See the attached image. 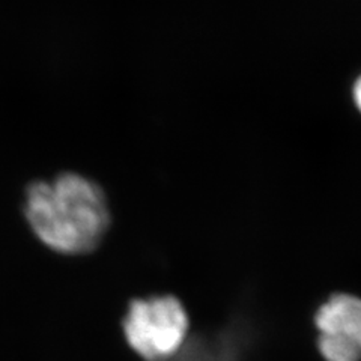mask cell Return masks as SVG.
<instances>
[{"label": "cell", "instance_id": "1", "mask_svg": "<svg viewBox=\"0 0 361 361\" xmlns=\"http://www.w3.org/2000/svg\"><path fill=\"white\" fill-rule=\"evenodd\" d=\"M25 217L45 247L70 256L95 250L110 226L103 188L77 173L30 184L25 196Z\"/></svg>", "mask_w": 361, "mask_h": 361}, {"label": "cell", "instance_id": "2", "mask_svg": "<svg viewBox=\"0 0 361 361\" xmlns=\"http://www.w3.org/2000/svg\"><path fill=\"white\" fill-rule=\"evenodd\" d=\"M122 331L128 346L145 361H167L188 342V312L183 301L167 293L133 300Z\"/></svg>", "mask_w": 361, "mask_h": 361}, {"label": "cell", "instance_id": "3", "mask_svg": "<svg viewBox=\"0 0 361 361\" xmlns=\"http://www.w3.org/2000/svg\"><path fill=\"white\" fill-rule=\"evenodd\" d=\"M318 353L324 361H361V298L334 293L314 313Z\"/></svg>", "mask_w": 361, "mask_h": 361}, {"label": "cell", "instance_id": "4", "mask_svg": "<svg viewBox=\"0 0 361 361\" xmlns=\"http://www.w3.org/2000/svg\"><path fill=\"white\" fill-rule=\"evenodd\" d=\"M244 336L235 330L190 337L185 346L167 361H244Z\"/></svg>", "mask_w": 361, "mask_h": 361}, {"label": "cell", "instance_id": "5", "mask_svg": "<svg viewBox=\"0 0 361 361\" xmlns=\"http://www.w3.org/2000/svg\"><path fill=\"white\" fill-rule=\"evenodd\" d=\"M353 98H354V103L355 107L361 111V75L357 78L354 87H353Z\"/></svg>", "mask_w": 361, "mask_h": 361}]
</instances>
